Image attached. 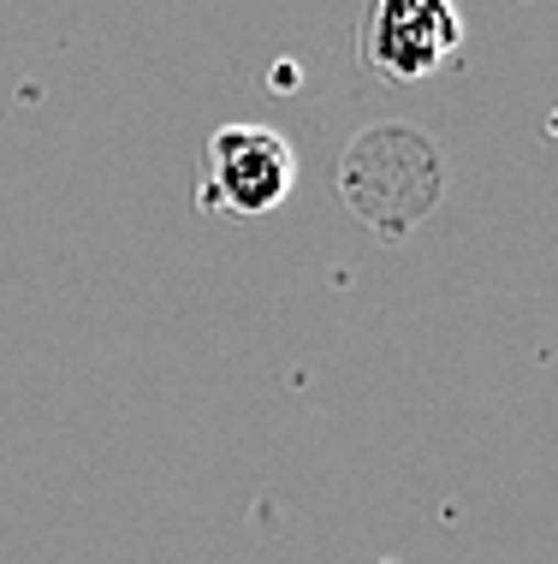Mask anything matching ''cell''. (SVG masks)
Here are the masks:
<instances>
[{"mask_svg": "<svg viewBox=\"0 0 558 564\" xmlns=\"http://www.w3.org/2000/svg\"><path fill=\"white\" fill-rule=\"evenodd\" d=\"M434 191H440V155H434L428 137L404 126L357 137L351 155H344V203L386 232H404L411 220L428 215Z\"/></svg>", "mask_w": 558, "mask_h": 564, "instance_id": "obj_1", "label": "cell"}, {"mask_svg": "<svg viewBox=\"0 0 558 564\" xmlns=\"http://www.w3.org/2000/svg\"><path fill=\"white\" fill-rule=\"evenodd\" d=\"M357 54L386 84L434 78L463 54L458 0H369L363 24H357Z\"/></svg>", "mask_w": 558, "mask_h": 564, "instance_id": "obj_2", "label": "cell"}, {"mask_svg": "<svg viewBox=\"0 0 558 564\" xmlns=\"http://www.w3.org/2000/svg\"><path fill=\"white\" fill-rule=\"evenodd\" d=\"M297 185V149L274 126H220L208 137V178L203 203L220 215L255 220L274 215Z\"/></svg>", "mask_w": 558, "mask_h": 564, "instance_id": "obj_3", "label": "cell"}]
</instances>
